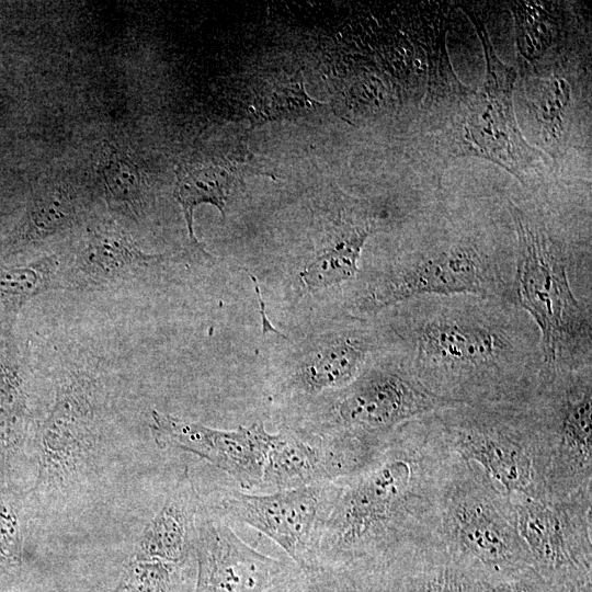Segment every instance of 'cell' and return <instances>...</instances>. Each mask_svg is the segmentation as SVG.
<instances>
[{
  "instance_id": "cell-1",
  "label": "cell",
  "mask_w": 592,
  "mask_h": 592,
  "mask_svg": "<svg viewBox=\"0 0 592 592\" xmlns=\"http://www.w3.org/2000/svg\"><path fill=\"white\" fill-rule=\"evenodd\" d=\"M398 351L432 394L458 405L526 402L542 369L539 334L516 304L474 295L392 306Z\"/></svg>"
},
{
  "instance_id": "cell-2",
  "label": "cell",
  "mask_w": 592,
  "mask_h": 592,
  "mask_svg": "<svg viewBox=\"0 0 592 592\" xmlns=\"http://www.w3.org/2000/svg\"><path fill=\"white\" fill-rule=\"evenodd\" d=\"M453 454L434 412L396 429L368 465L337 480L320 569L356 560L386 566L436 537L437 500Z\"/></svg>"
},
{
  "instance_id": "cell-3",
  "label": "cell",
  "mask_w": 592,
  "mask_h": 592,
  "mask_svg": "<svg viewBox=\"0 0 592 592\" xmlns=\"http://www.w3.org/2000/svg\"><path fill=\"white\" fill-rule=\"evenodd\" d=\"M515 230L514 294L536 326L543 369L554 373L592 366L590 251L581 252L547 225L538 210L509 200Z\"/></svg>"
},
{
  "instance_id": "cell-4",
  "label": "cell",
  "mask_w": 592,
  "mask_h": 592,
  "mask_svg": "<svg viewBox=\"0 0 592 592\" xmlns=\"http://www.w3.org/2000/svg\"><path fill=\"white\" fill-rule=\"evenodd\" d=\"M452 224L419 238L374 272L357 311L374 314L423 296L474 295L516 304L515 242Z\"/></svg>"
},
{
  "instance_id": "cell-5",
  "label": "cell",
  "mask_w": 592,
  "mask_h": 592,
  "mask_svg": "<svg viewBox=\"0 0 592 592\" xmlns=\"http://www.w3.org/2000/svg\"><path fill=\"white\" fill-rule=\"evenodd\" d=\"M436 537L481 580L532 567L509 496L479 465L455 452L439 494Z\"/></svg>"
},
{
  "instance_id": "cell-6",
  "label": "cell",
  "mask_w": 592,
  "mask_h": 592,
  "mask_svg": "<svg viewBox=\"0 0 592 592\" xmlns=\"http://www.w3.org/2000/svg\"><path fill=\"white\" fill-rule=\"evenodd\" d=\"M434 415L451 449L479 465L508 496H548L547 449L528 401L457 405Z\"/></svg>"
},
{
  "instance_id": "cell-7",
  "label": "cell",
  "mask_w": 592,
  "mask_h": 592,
  "mask_svg": "<svg viewBox=\"0 0 592 592\" xmlns=\"http://www.w3.org/2000/svg\"><path fill=\"white\" fill-rule=\"evenodd\" d=\"M457 405L429 391L397 352L369 361L338 389L325 412V433L310 440L375 455L402 424Z\"/></svg>"
},
{
  "instance_id": "cell-8",
  "label": "cell",
  "mask_w": 592,
  "mask_h": 592,
  "mask_svg": "<svg viewBox=\"0 0 592 592\" xmlns=\"http://www.w3.org/2000/svg\"><path fill=\"white\" fill-rule=\"evenodd\" d=\"M475 25L486 59V80L479 91L470 90L457 104L447 128L454 157H478L513 174L523 185L543 175L547 163L542 151L523 137L513 110L516 71L494 52L481 18L463 7Z\"/></svg>"
},
{
  "instance_id": "cell-9",
  "label": "cell",
  "mask_w": 592,
  "mask_h": 592,
  "mask_svg": "<svg viewBox=\"0 0 592 592\" xmlns=\"http://www.w3.org/2000/svg\"><path fill=\"white\" fill-rule=\"evenodd\" d=\"M106 390L101 369L71 360L56 377L55 397L39 432L36 487H66L80 476L100 442Z\"/></svg>"
},
{
  "instance_id": "cell-10",
  "label": "cell",
  "mask_w": 592,
  "mask_h": 592,
  "mask_svg": "<svg viewBox=\"0 0 592 592\" xmlns=\"http://www.w3.org/2000/svg\"><path fill=\"white\" fill-rule=\"evenodd\" d=\"M548 456V496L592 489V366L542 372L528 400Z\"/></svg>"
},
{
  "instance_id": "cell-11",
  "label": "cell",
  "mask_w": 592,
  "mask_h": 592,
  "mask_svg": "<svg viewBox=\"0 0 592 592\" xmlns=\"http://www.w3.org/2000/svg\"><path fill=\"white\" fill-rule=\"evenodd\" d=\"M532 567L549 583L592 576V489L555 498L509 496Z\"/></svg>"
},
{
  "instance_id": "cell-12",
  "label": "cell",
  "mask_w": 592,
  "mask_h": 592,
  "mask_svg": "<svg viewBox=\"0 0 592 592\" xmlns=\"http://www.w3.org/2000/svg\"><path fill=\"white\" fill-rule=\"evenodd\" d=\"M338 492V481L261 494L230 490L220 510L271 538L308 574L320 570V542Z\"/></svg>"
},
{
  "instance_id": "cell-13",
  "label": "cell",
  "mask_w": 592,
  "mask_h": 592,
  "mask_svg": "<svg viewBox=\"0 0 592 592\" xmlns=\"http://www.w3.org/2000/svg\"><path fill=\"white\" fill-rule=\"evenodd\" d=\"M57 289L72 292H116L138 287L155 275L167 260L151 254L114 221L90 223L78 241L65 254Z\"/></svg>"
},
{
  "instance_id": "cell-14",
  "label": "cell",
  "mask_w": 592,
  "mask_h": 592,
  "mask_svg": "<svg viewBox=\"0 0 592 592\" xmlns=\"http://www.w3.org/2000/svg\"><path fill=\"white\" fill-rule=\"evenodd\" d=\"M150 430L160 447L192 453L227 473L241 488L261 487L273 441L262 422L227 431L153 410Z\"/></svg>"
},
{
  "instance_id": "cell-15",
  "label": "cell",
  "mask_w": 592,
  "mask_h": 592,
  "mask_svg": "<svg viewBox=\"0 0 592 592\" xmlns=\"http://www.w3.org/2000/svg\"><path fill=\"white\" fill-rule=\"evenodd\" d=\"M193 550L194 592H266L285 580L286 565L244 543L223 520L203 508Z\"/></svg>"
},
{
  "instance_id": "cell-16",
  "label": "cell",
  "mask_w": 592,
  "mask_h": 592,
  "mask_svg": "<svg viewBox=\"0 0 592 592\" xmlns=\"http://www.w3.org/2000/svg\"><path fill=\"white\" fill-rule=\"evenodd\" d=\"M383 592H485L480 576L433 537L412 545L385 567Z\"/></svg>"
},
{
  "instance_id": "cell-17",
  "label": "cell",
  "mask_w": 592,
  "mask_h": 592,
  "mask_svg": "<svg viewBox=\"0 0 592 592\" xmlns=\"http://www.w3.org/2000/svg\"><path fill=\"white\" fill-rule=\"evenodd\" d=\"M204 505L185 471L144 528L134 556L178 565L193 549Z\"/></svg>"
},
{
  "instance_id": "cell-18",
  "label": "cell",
  "mask_w": 592,
  "mask_h": 592,
  "mask_svg": "<svg viewBox=\"0 0 592 592\" xmlns=\"http://www.w3.org/2000/svg\"><path fill=\"white\" fill-rule=\"evenodd\" d=\"M372 338L350 331L337 335L305 358L291 379L294 390L314 395L338 390L353 382L369 362Z\"/></svg>"
},
{
  "instance_id": "cell-19",
  "label": "cell",
  "mask_w": 592,
  "mask_h": 592,
  "mask_svg": "<svg viewBox=\"0 0 592 592\" xmlns=\"http://www.w3.org/2000/svg\"><path fill=\"white\" fill-rule=\"evenodd\" d=\"M337 480L331 457L322 444L292 431L273 434L262 487L276 491Z\"/></svg>"
},
{
  "instance_id": "cell-20",
  "label": "cell",
  "mask_w": 592,
  "mask_h": 592,
  "mask_svg": "<svg viewBox=\"0 0 592 592\" xmlns=\"http://www.w3.org/2000/svg\"><path fill=\"white\" fill-rule=\"evenodd\" d=\"M377 217L360 208L340 218L334 232L300 273L309 291H317L353 278L367 238L374 232Z\"/></svg>"
},
{
  "instance_id": "cell-21",
  "label": "cell",
  "mask_w": 592,
  "mask_h": 592,
  "mask_svg": "<svg viewBox=\"0 0 592 592\" xmlns=\"http://www.w3.org/2000/svg\"><path fill=\"white\" fill-rule=\"evenodd\" d=\"M235 181L234 172L214 163L189 168L178 174L175 196L183 210L189 237L206 255L204 246L194 235V210L201 204H210L225 217Z\"/></svg>"
},
{
  "instance_id": "cell-22",
  "label": "cell",
  "mask_w": 592,
  "mask_h": 592,
  "mask_svg": "<svg viewBox=\"0 0 592 592\" xmlns=\"http://www.w3.org/2000/svg\"><path fill=\"white\" fill-rule=\"evenodd\" d=\"M27 364L9 329L0 326V439L13 437L27 412Z\"/></svg>"
},
{
  "instance_id": "cell-23",
  "label": "cell",
  "mask_w": 592,
  "mask_h": 592,
  "mask_svg": "<svg viewBox=\"0 0 592 592\" xmlns=\"http://www.w3.org/2000/svg\"><path fill=\"white\" fill-rule=\"evenodd\" d=\"M59 253L18 265H0V312L13 319L33 298L57 288Z\"/></svg>"
},
{
  "instance_id": "cell-24",
  "label": "cell",
  "mask_w": 592,
  "mask_h": 592,
  "mask_svg": "<svg viewBox=\"0 0 592 592\" xmlns=\"http://www.w3.org/2000/svg\"><path fill=\"white\" fill-rule=\"evenodd\" d=\"M327 104L312 99L300 72L264 83L250 109L252 125L323 113Z\"/></svg>"
},
{
  "instance_id": "cell-25",
  "label": "cell",
  "mask_w": 592,
  "mask_h": 592,
  "mask_svg": "<svg viewBox=\"0 0 592 592\" xmlns=\"http://www.w3.org/2000/svg\"><path fill=\"white\" fill-rule=\"evenodd\" d=\"M79 216L77 200L69 190L47 186L33 198L19 241L42 244L69 230Z\"/></svg>"
},
{
  "instance_id": "cell-26",
  "label": "cell",
  "mask_w": 592,
  "mask_h": 592,
  "mask_svg": "<svg viewBox=\"0 0 592 592\" xmlns=\"http://www.w3.org/2000/svg\"><path fill=\"white\" fill-rule=\"evenodd\" d=\"M385 565L356 560L305 574L301 592H383Z\"/></svg>"
},
{
  "instance_id": "cell-27",
  "label": "cell",
  "mask_w": 592,
  "mask_h": 592,
  "mask_svg": "<svg viewBox=\"0 0 592 592\" xmlns=\"http://www.w3.org/2000/svg\"><path fill=\"white\" fill-rule=\"evenodd\" d=\"M102 177L110 197L137 214L143 200V180L137 164L126 156L114 155L103 167Z\"/></svg>"
},
{
  "instance_id": "cell-28",
  "label": "cell",
  "mask_w": 592,
  "mask_h": 592,
  "mask_svg": "<svg viewBox=\"0 0 592 592\" xmlns=\"http://www.w3.org/2000/svg\"><path fill=\"white\" fill-rule=\"evenodd\" d=\"M175 565L133 555L110 592H173Z\"/></svg>"
},
{
  "instance_id": "cell-29",
  "label": "cell",
  "mask_w": 592,
  "mask_h": 592,
  "mask_svg": "<svg viewBox=\"0 0 592 592\" xmlns=\"http://www.w3.org/2000/svg\"><path fill=\"white\" fill-rule=\"evenodd\" d=\"M540 87L538 90L542 93L535 98L538 101L534 104L535 115L542 117L539 122L546 127L545 133L553 135V138L561 127L562 110L569 99V86L567 81L554 78L543 81Z\"/></svg>"
},
{
  "instance_id": "cell-30",
  "label": "cell",
  "mask_w": 592,
  "mask_h": 592,
  "mask_svg": "<svg viewBox=\"0 0 592 592\" xmlns=\"http://www.w3.org/2000/svg\"><path fill=\"white\" fill-rule=\"evenodd\" d=\"M485 592H557L555 584L540 577L533 567L482 580Z\"/></svg>"
},
{
  "instance_id": "cell-31",
  "label": "cell",
  "mask_w": 592,
  "mask_h": 592,
  "mask_svg": "<svg viewBox=\"0 0 592 592\" xmlns=\"http://www.w3.org/2000/svg\"><path fill=\"white\" fill-rule=\"evenodd\" d=\"M553 584L557 592H592V576Z\"/></svg>"
},
{
  "instance_id": "cell-32",
  "label": "cell",
  "mask_w": 592,
  "mask_h": 592,
  "mask_svg": "<svg viewBox=\"0 0 592 592\" xmlns=\"http://www.w3.org/2000/svg\"><path fill=\"white\" fill-rule=\"evenodd\" d=\"M251 278L254 281V285H255V291H257V294H258V298H259V303H260V306H261V309H262V328H263V332H267V331H271V332H274L276 334H281L278 331H276L270 323V321H267L266 319V316H265V312H264V304L261 299V296H260V289H259V286L254 280V276H251Z\"/></svg>"
}]
</instances>
